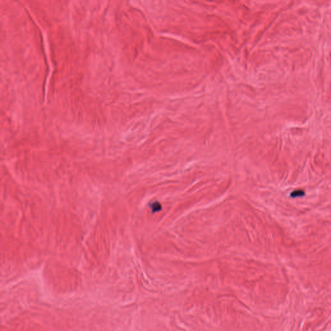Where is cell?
Returning a JSON list of instances; mask_svg holds the SVG:
<instances>
[{"instance_id": "obj_2", "label": "cell", "mask_w": 331, "mask_h": 331, "mask_svg": "<svg viewBox=\"0 0 331 331\" xmlns=\"http://www.w3.org/2000/svg\"><path fill=\"white\" fill-rule=\"evenodd\" d=\"M161 206L160 205V204L158 203H153V205H152L151 207V209L153 210H155V211H158V210H161Z\"/></svg>"}, {"instance_id": "obj_1", "label": "cell", "mask_w": 331, "mask_h": 331, "mask_svg": "<svg viewBox=\"0 0 331 331\" xmlns=\"http://www.w3.org/2000/svg\"><path fill=\"white\" fill-rule=\"evenodd\" d=\"M304 191L301 190H297L294 191L293 192L291 193V197H301L304 195Z\"/></svg>"}]
</instances>
